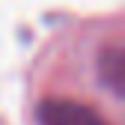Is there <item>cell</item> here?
Listing matches in <instances>:
<instances>
[{
    "mask_svg": "<svg viewBox=\"0 0 125 125\" xmlns=\"http://www.w3.org/2000/svg\"><path fill=\"white\" fill-rule=\"evenodd\" d=\"M42 125H110L98 110L74 98H45L39 101Z\"/></svg>",
    "mask_w": 125,
    "mask_h": 125,
    "instance_id": "6da1fadb",
    "label": "cell"
},
{
    "mask_svg": "<svg viewBox=\"0 0 125 125\" xmlns=\"http://www.w3.org/2000/svg\"><path fill=\"white\" fill-rule=\"evenodd\" d=\"M95 77L98 83L113 92L116 98H125V42L104 45L95 57Z\"/></svg>",
    "mask_w": 125,
    "mask_h": 125,
    "instance_id": "7a4b0ae2",
    "label": "cell"
}]
</instances>
